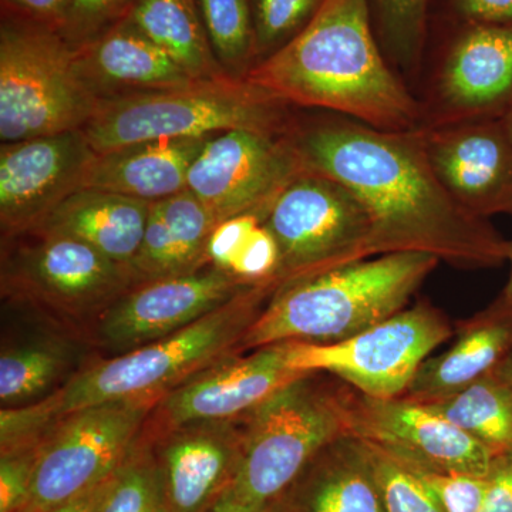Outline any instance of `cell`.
Returning <instances> with one entry per match:
<instances>
[{"mask_svg":"<svg viewBox=\"0 0 512 512\" xmlns=\"http://www.w3.org/2000/svg\"><path fill=\"white\" fill-rule=\"evenodd\" d=\"M303 171L348 187L373 224L376 256L419 252L458 268L507 262L508 241L468 212L434 173L419 128L387 131L329 114L288 133Z\"/></svg>","mask_w":512,"mask_h":512,"instance_id":"cell-1","label":"cell"},{"mask_svg":"<svg viewBox=\"0 0 512 512\" xmlns=\"http://www.w3.org/2000/svg\"><path fill=\"white\" fill-rule=\"evenodd\" d=\"M245 79L288 106L329 111L380 130H416L426 114L377 43L370 0H325L298 36Z\"/></svg>","mask_w":512,"mask_h":512,"instance_id":"cell-2","label":"cell"},{"mask_svg":"<svg viewBox=\"0 0 512 512\" xmlns=\"http://www.w3.org/2000/svg\"><path fill=\"white\" fill-rule=\"evenodd\" d=\"M439 262L419 252L373 256L279 285L242 339L241 352L282 342L329 345L359 335L406 309Z\"/></svg>","mask_w":512,"mask_h":512,"instance_id":"cell-3","label":"cell"},{"mask_svg":"<svg viewBox=\"0 0 512 512\" xmlns=\"http://www.w3.org/2000/svg\"><path fill=\"white\" fill-rule=\"evenodd\" d=\"M276 288V281L249 285L221 308L167 338L119 356L93 355L53 394L59 416L116 400H160L202 370L242 355V339Z\"/></svg>","mask_w":512,"mask_h":512,"instance_id":"cell-4","label":"cell"},{"mask_svg":"<svg viewBox=\"0 0 512 512\" xmlns=\"http://www.w3.org/2000/svg\"><path fill=\"white\" fill-rule=\"evenodd\" d=\"M356 394L338 377L308 372L244 414L241 466L222 500L269 507L323 447L353 433Z\"/></svg>","mask_w":512,"mask_h":512,"instance_id":"cell-5","label":"cell"},{"mask_svg":"<svg viewBox=\"0 0 512 512\" xmlns=\"http://www.w3.org/2000/svg\"><path fill=\"white\" fill-rule=\"evenodd\" d=\"M293 123L291 106L284 101L245 77L224 76L100 100L82 131L101 154L144 141L215 136L229 130L285 136Z\"/></svg>","mask_w":512,"mask_h":512,"instance_id":"cell-6","label":"cell"},{"mask_svg":"<svg viewBox=\"0 0 512 512\" xmlns=\"http://www.w3.org/2000/svg\"><path fill=\"white\" fill-rule=\"evenodd\" d=\"M138 284L133 266L67 235L30 231L2 241L0 289L6 305L84 339L90 326Z\"/></svg>","mask_w":512,"mask_h":512,"instance_id":"cell-7","label":"cell"},{"mask_svg":"<svg viewBox=\"0 0 512 512\" xmlns=\"http://www.w3.org/2000/svg\"><path fill=\"white\" fill-rule=\"evenodd\" d=\"M99 103L77 69L76 49L55 28L2 10V143L83 130Z\"/></svg>","mask_w":512,"mask_h":512,"instance_id":"cell-8","label":"cell"},{"mask_svg":"<svg viewBox=\"0 0 512 512\" xmlns=\"http://www.w3.org/2000/svg\"><path fill=\"white\" fill-rule=\"evenodd\" d=\"M262 225L279 248V285L376 256L365 205L345 185L303 171L276 197Z\"/></svg>","mask_w":512,"mask_h":512,"instance_id":"cell-9","label":"cell"},{"mask_svg":"<svg viewBox=\"0 0 512 512\" xmlns=\"http://www.w3.org/2000/svg\"><path fill=\"white\" fill-rule=\"evenodd\" d=\"M158 400H116L63 414L40 447L23 512H45L109 481L133 450Z\"/></svg>","mask_w":512,"mask_h":512,"instance_id":"cell-10","label":"cell"},{"mask_svg":"<svg viewBox=\"0 0 512 512\" xmlns=\"http://www.w3.org/2000/svg\"><path fill=\"white\" fill-rule=\"evenodd\" d=\"M453 335L450 320L420 302L342 342H292V363L299 372L338 377L363 396L394 399L403 396L421 365Z\"/></svg>","mask_w":512,"mask_h":512,"instance_id":"cell-11","label":"cell"},{"mask_svg":"<svg viewBox=\"0 0 512 512\" xmlns=\"http://www.w3.org/2000/svg\"><path fill=\"white\" fill-rule=\"evenodd\" d=\"M303 173L288 134L229 130L215 134L195 158L187 190L218 225L247 214H268L272 202Z\"/></svg>","mask_w":512,"mask_h":512,"instance_id":"cell-12","label":"cell"},{"mask_svg":"<svg viewBox=\"0 0 512 512\" xmlns=\"http://www.w3.org/2000/svg\"><path fill=\"white\" fill-rule=\"evenodd\" d=\"M247 286L211 264L188 274L141 282L90 326L87 343L96 355H123L187 328Z\"/></svg>","mask_w":512,"mask_h":512,"instance_id":"cell-13","label":"cell"},{"mask_svg":"<svg viewBox=\"0 0 512 512\" xmlns=\"http://www.w3.org/2000/svg\"><path fill=\"white\" fill-rule=\"evenodd\" d=\"M96 156L82 130L2 143V241L33 231L64 200L82 190Z\"/></svg>","mask_w":512,"mask_h":512,"instance_id":"cell-14","label":"cell"},{"mask_svg":"<svg viewBox=\"0 0 512 512\" xmlns=\"http://www.w3.org/2000/svg\"><path fill=\"white\" fill-rule=\"evenodd\" d=\"M353 436L394 457L436 473L487 477L495 456L427 404L404 397L375 399L357 392Z\"/></svg>","mask_w":512,"mask_h":512,"instance_id":"cell-15","label":"cell"},{"mask_svg":"<svg viewBox=\"0 0 512 512\" xmlns=\"http://www.w3.org/2000/svg\"><path fill=\"white\" fill-rule=\"evenodd\" d=\"M143 434L168 511L210 512L235 483L244 443L242 416L161 430L144 426Z\"/></svg>","mask_w":512,"mask_h":512,"instance_id":"cell-16","label":"cell"},{"mask_svg":"<svg viewBox=\"0 0 512 512\" xmlns=\"http://www.w3.org/2000/svg\"><path fill=\"white\" fill-rule=\"evenodd\" d=\"M215 363L165 394L146 427L168 429L194 421L244 416L276 390L308 372L292 363V342L274 343Z\"/></svg>","mask_w":512,"mask_h":512,"instance_id":"cell-17","label":"cell"},{"mask_svg":"<svg viewBox=\"0 0 512 512\" xmlns=\"http://www.w3.org/2000/svg\"><path fill=\"white\" fill-rule=\"evenodd\" d=\"M441 184L468 212L512 217V140L503 119L419 128Z\"/></svg>","mask_w":512,"mask_h":512,"instance_id":"cell-18","label":"cell"},{"mask_svg":"<svg viewBox=\"0 0 512 512\" xmlns=\"http://www.w3.org/2000/svg\"><path fill=\"white\" fill-rule=\"evenodd\" d=\"M433 99L423 126L503 117L512 104V25L468 23L441 63Z\"/></svg>","mask_w":512,"mask_h":512,"instance_id":"cell-19","label":"cell"},{"mask_svg":"<svg viewBox=\"0 0 512 512\" xmlns=\"http://www.w3.org/2000/svg\"><path fill=\"white\" fill-rule=\"evenodd\" d=\"M12 308V305H8ZM28 320L22 332H3L0 350L2 409L28 406L63 389L94 355L72 330L16 308Z\"/></svg>","mask_w":512,"mask_h":512,"instance_id":"cell-20","label":"cell"},{"mask_svg":"<svg viewBox=\"0 0 512 512\" xmlns=\"http://www.w3.org/2000/svg\"><path fill=\"white\" fill-rule=\"evenodd\" d=\"M269 507L272 512H386L369 448L352 434L323 447Z\"/></svg>","mask_w":512,"mask_h":512,"instance_id":"cell-21","label":"cell"},{"mask_svg":"<svg viewBox=\"0 0 512 512\" xmlns=\"http://www.w3.org/2000/svg\"><path fill=\"white\" fill-rule=\"evenodd\" d=\"M74 49L80 76L100 100L195 82L183 67L126 20Z\"/></svg>","mask_w":512,"mask_h":512,"instance_id":"cell-22","label":"cell"},{"mask_svg":"<svg viewBox=\"0 0 512 512\" xmlns=\"http://www.w3.org/2000/svg\"><path fill=\"white\" fill-rule=\"evenodd\" d=\"M456 335L450 349L421 365L404 399L439 402L497 369L512 352V306L498 296L484 311L458 323Z\"/></svg>","mask_w":512,"mask_h":512,"instance_id":"cell-23","label":"cell"},{"mask_svg":"<svg viewBox=\"0 0 512 512\" xmlns=\"http://www.w3.org/2000/svg\"><path fill=\"white\" fill-rule=\"evenodd\" d=\"M212 137L144 141L97 154L82 188L148 202L173 197L187 190L191 165Z\"/></svg>","mask_w":512,"mask_h":512,"instance_id":"cell-24","label":"cell"},{"mask_svg":"<svg viewBox=\"0 0 512 512\" xmlns=\"http://www.w3.org/2000/svg\"><path fill=\"white\" fill-rule=\"evenodd\" d=\"M150 208L148 201L82 188L33 231L79 239L114 261L133 266L146 234Z\"/></svg>","mask_w":512,"mask_h":512,"instance_id":"cell-25","label":"cell"},{"mask_svg":"<svg viewBox=\"0 0 512 512\" xmlns=\"http://www.w3.org/2000/svg\"><path fill=\"white\" fill-rule=\"evenodd\" d=\"M215 228L217 222L191 191L151 202L146 234L133 262L140 284L210 265L207 249Z\"/></svg>","mask_w":512,"mask_h":512,"instance_id":"cell-26","label":"cell"},{"mask_svg":"<svg viewBox=\"0 0 512 512\" xmlns=\"http://www.w3.org/2000/svg\"><path fill=\"white\" fill-rule=\"evenodd\" d=\"M195 80L229 76L212 52L197 0H136L126 19Z\"/></svg>","mask_w":512,"mask_h":512,"instance_id":"cell-27","label":"cell"},{"mask_svg":"<svg viewBox=\"0 0 512 512\" xmlns=\"http://www.w3.org/2000/svg\"><path fill=\"white\" fill-rule=\"evenodd\" d=\"M493 451L512 453V387L495 370L453 396L424 403Z\"/></svg>","mask_w":512,"mask_h":512,"instance_id":"cell-28","label":"cell"},{"mask_svg":"<svg viewBox=\"0 0 512 512\" xmlns=\"http://www.w3.org/2000/svg\"><path fill=\"white\" fill-rule=\"evenodd\" d=\"M202 25L218 63L232 77L255 66V32L249 0H197Z\"/></svg>","mask_w":512,"mask_h":512,"instance_id":"cell-29","label":"cell"},{"mask_svg":"<svg viewBox=\"0 0 512 512\" xmlns=\"http://www.w3.org/2000/svg\"><path fill=\"white\" fill-rule=\"evenodd\" d=\"M430 0H370L387 56L406 72L419 67Z\"/></svg>","mask_w":512,"mask_h":512,"instance_id":"cell-30","label":"cell"},{"mask_svg":"<svg viewBox=\"0 0 512 512\" xmlns=\"http://www.w3.org/2000/svg\"><path fill=\"white\" fill-rule=\"evenodd\" d=\"M100 512H170L161 494L150 443L143 431L110 481Z\"/></svg>","mask_w":512,"mask_h":512,"instance_id":"cell-31","label":"cell"},{"mask_svg":"<svg viewBox=\"0 0 512 512\" xmlns=\"http://www.w3.org/2000/svg\"><path fill=\"white\" fill-rule=\"evenodd\" d=\"M366 446L386 512H447L416 467L373 444Z\"/></svg>","mask_w":512,"mask_h":512,"instance_id":"cell-32","label":"cell"},{"mask_svg":"<svg viewBox=\"0 0 512 512\" xmlns=\"http://www.w3.org/2000/svg\"><path fill=\"white\" fill-rule=\"evenodd\" d=\"M249 3L258 63L298 36L312 22L325 0H249Z\"/></svg>","mask_w":512,"mask_h":512,"instance_id":"cell-33","label":"cell"},{"mask_svg":"<svg viewBox=\"0 0 512 512\" xmlns=\"http://www.w3.org/2000/svg\"><path fill=\"white\" fill-rule=\"evenodd\" d=\"M136 0H70L57 32L73 47L104 35L127 18Z\"/></svg>","mask_w":512,"mask_h":512,"instance_id":"cell-34","label":"cell"},{"mask_svg":"<svg viewBox=\"0 0 512 512\" xmlns=\"http://www.w3.org/2000/svg\"><path fill=\"white\" fill-rule=\"evenodd\" d=\"M60 416L55 397L0 410V453L42 446Z\"/></svg>","mask_w":512,"mask_h":512,"instance_id":"cell-35","label":"cell"},{"mask_svg":"<svg viewBox=\"0 0 512 512\" xmlns=\"http://www.w3.org/2000/svg\"><path fill=\"white\" fill-rule=\"evenodd\" d=\"M40 447L0 453V512H23L35 480Z\"/></svg>","mask_w":512,"mask_h":512,"instance_id":"cell-36","label":"cell"},{"mask_svg":"<svg viewBox=\"0 0 512 512\" xmlns=\"http://www.w3.org/2000/svg\"><path fill=\"white\" fill-rule=\"evenodd\" d=\"M278 268V244L271 232L261 224L249 235L244 247L232 262L229 274L239 279L242 284L254 285L276 281Z\"/></svg>","mask_w":512,"mask_h":512,"instance_id":"cell-37","label":"cell"},{"mask_svg":"<svg viewBox=\"0 0 512 512\" xmlns=\"http://www.w3.org/2000/svg\"><path fill=\"white\" fill-rule=\"evenodd\" d=\"M417 470L439 495L447 512L481 511L485 490H487V477L436 473V471L421 470V468Z\"/></svg>","mask_w":512,"mask_h":512,"instance_id":"cell-38","label":"cell"},{"mask_svg":"<svg viewBox=\"0 0 512 512\" xmlns=\"http://www.w3.org/2000/svg\"><path fill=\"white\" fill-rule=\"evenodd\" d=\"M265 220L264 214H247L221 222L212 232L208 244V261L228 272L251 232Z\"/></svg>","mask_w":512,"mask_h":512,"instance_id":"cell-39","label":"cell"},{"mask_svg":"<svg viewBox=\"0 0 512 512\" xmlns=\"http://www.w3.org/2000/svg\"><path fill=\"white\" fill-rule=\"evenodd\" d=\"M480 512H512V453L495 457Z\"/></svg>","mask_w":512,"mask_h":512,"instance_id":"cell-40","label":"cell"},{"mask_svg":"<svg viewBox=\"0 0 512 512\" xmlns=\"http://www.w3.org/2000/svg\"><path fill=\"white\" fill-rule=\"evenodd\" d=\"M69 5L70 0H2V10L56 30Z\"/></svg>","mask_w":512,"mask_h":512,"instance_id":"cell-41","label":"cell"},{"mask_svg":"<svg viewBox=\"0 0 512 512\" xmlns=\"http://www.w3.org/2000/svg\"><path fill=\"white\" fill-rule=\"evenodd\" d=\"M454 5L468 23L512 25V0H454Z\"/></svg>","mask_w":512,"mask_h":512,"instance_id":"cell-42","label":"cell"},{"mask_svg":"<svg viewBox=\"0 0 512 512\" xmlns=\"http://www.w3.org/2000/svg\"><path fill=\"white\" fill-rule=\"evenodd\" d=\"M111 478L106 483L97 485L93 490L45 512H100L104 498H106L107 491H109Z\"/></svg>","mask_w":512,"mask_h":512,"instance_id":"cell-43","label":"cell"},{"mask_svg":"<svg viewBox=\"0 0 512 512\" xmlns=\"http://www.w3.org/2000/svg\"><path fill=\"white\" fill-rule=\"evenodd\" d=\"M210 512H272V510L271 507L254 510V508L241 507V505L229 503L227 500H221Z\"/></svg>","mask_w":512,"mask_h":512,"instance_id":"cell-44","label":"cell"},{"mask_svg":"<svg viewBox=\"0 0 512 512\" xmlns=\"http://www.w3.org/2000/svg\"><path fill=\"white\" fill-rule=\"evenodd\" d=\"M507 262L510 264V274H508L507 284H505L500 298L512 306V241H508Z\"/></svg>","mask_w":512,"mask_h":512,"instance_id":"cell-45","label":"cell"},{"mask_svg":"<svg viewBox=\"0 0 512 512\" xmlns=\"http://www.w3.org/2000/svg\"><path fill=\"white\" fill-rule=\"evenodd\" d=\"M495 372H497L498 375L503 377L505 382L510 384V386L512 387V352L510 353V355L505 357L504 362L501 363V365L498 366L497 369H495Z\"/></svg>","mask_w":512,"mask_h":512,"instance_id":"cell-46","label":"cell"},{"mask_svg":"<svg viewBox=\"0 0 512 512\" xmlns=\"http://www.w3.org/2000/svg\"><path fill=\"white\" fill-rule=\"evenodd\" d=\"M503 119L505 128H507L508 134H510L512 140V104L508 107V110L505 111L504 116L501 117Z\"/></svg>","mask_w":512,"mask_h":512,"instance_id":"cell-47","label":"cell"}]
</instances>
